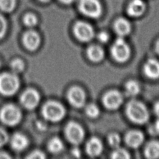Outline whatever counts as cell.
Listing matches in <instances>:
<instances>
[{
    "label": "cell",
    "mask_w": 159,
    "mask_h": 159,
    "mask_svg": "<svg viewBox=\"0 0 159 159\" xmlns=\"http://www.w3.org/2000/svg\"><path fill=\"white\" fill-rule=\"evenodd\" d=\"M71 154L76 158H80L81 156V152L78 145H75V147L71 150Z\"/></svg>",
    "instance_id": "34"
},
{
    "label": "cell",
    "mask_w": 159,
    "mask_h": 159,
    "mask_svg": "<svg viewBox=\"0 0 159 159\" xmlns=\"http://www.w3.org/2000/svg\"><path fill=\"white\" fill-rule=\"evenodd\" d=\"M11 156L5 152H0V158H11Z\"/></svg>",
    "instance_id": "37"
},
{
    "label": "cell",
    "mask_w": 159,
    "mask_h": 159,
    "mask_svg": "<svg viewBox=\"0 0 159 159\" xmlns=\"http://www.w3.org/2000/svg\"><path fill=\"white\" fill-rule=\"evenodd\" d=\"M59 1L64 4H70L73 3L75 0H59Z\"/></svg>",
    "instance_id": "38"
},
{
    "label": "cell",
    "mask_w": 159,
    "mask_h": 159,
    "mask_svg": "<svg viewBox=\"0 0 159 159\" xmlns=\"http://www.w3.org/2000/svg\"><path fill=\"white\" fill-rule=\"evenodd\" d=\"M40 2H49L50 0H38Z\"/></svg>",
    "instance_id": "40"
},
{
    "label": "cell",
    "mask_w": 159,
    "mask_h": 159,
    "mask_svg": "<svg viewBox=\"0 0 159 159\" xmlns=\"http://www.w3.org/2000/svg\"><path fill=\"white\" fill-rule=\"evenodd\" d=\"M22 119L20 109L14 104H7L0 110L1 122L9 127L17 125Z\"/></svg>",
    "instance_id": "4"
},
{
    "label": "cell",
    "mask_w": 159,
    "mask_h": 159,
    "mask_svg": "<svg viewBox=\"0 0 159 159\" xmlns=\"http://www.w3.org/2000/svg\"><path fill=\"white\" fill-rule=\"evenodd\" d=\"M98 40L102 43H105L109 41V34L105 31H101L97 35Z\"/></svg>",
    "instance_id": "33"
},
{
    "label": "cell",
    "mask_w": 159,
    "mask_h": 159,
    "mask_svg": "<svg viewBox=\"0 0 159 159\" xmlns=\"http://www.w3.org/2000/svg\"><path fill=\"white\" fill-rule=\"evenodd\" d=\"M144 155L149 159L159 158V142L157 140L150 141L145 147Z\"/></svg>",
    "instance_id": "20"
},
{
    "label": "cell",
    "mask_w": 159,
    "mask_h": 159,
    "mask_svg": "<svg viewBox=\"0 0 159 159\" xmlns=\"http://www.w3.org/2000/svg\"><path fill=\"white\" fill-rule=\"evenodd\" d=\"M66 139L73 145H78L84 139V130L83 127L75 121H70L65 127Z\"/></svg>",
    "instance_id": "6"
},
{
    "label": "cell",
    "mask_w": 159,
    "mask_h": 159,
    "mask_svg": "<svg viewBox=\"0 0 159 159\" xmlns=\"http://www.w3.org/2000/svg\"><path fill=\"white\" fill-rule=\"evenodd\" d=\"M85 150L87 155L90 157H98L103 151V144L98 137H92L86 142Z\"/></svg>",
    "instance_id": "13"
},
{
    "label": "cell",
    "mask_w": 159,
    "mask_h": 159,
    "mask_svg": "<svg viewBox=\"0 0 159 159\" xmlns=\"http://www.w3.org/2000/svg\"><path fill=\"white\" fill-rule=\"evenodd\" d=\"M26 158L29 159H43L46 158V155L42 151L40 150H35L30 152Z\"/></svg>",
    "instance_id": "32"
},
{
    "label": "cell",
    "mask_w": 159,
    "mask_h": 159,
    "mask_svg": "<svg viewBox=\"0 0 159 159\" xmlns=\"http://www.w3.org/2000/svg\"><path fill=\"white\" fill-rule=\"evenodd\" d=\"M153 111L154 112L155 114V115L157 116V117L159 119V101H157L153 106Z\"/></svg>",
    "instance_id": "35"
},
{
    "label": "cell",
    "mask_w": 159,
    "mask_h": 159,
    "mask_svg": "<svg viewBox=\"0 0 159 159\" xmlns=\"http://www.w3.org/2000/svg\"><path fill=\"white\" fill-rule=\"evenodd\" d=\"M9 142L12 150L17 152L24 151L29 146V143L28 138L20 132L14 133L9 138Z\"/></svg>",
    "instance_id": "14"
},
{
    "label": "cell",
    "mask_w": 159,
    "mask_h": 159,
    "mask_svg": "<svg viewBox=\"0 0 159 159\" xmlns=\"http://www.w3.org/2000/svg\"><path fill=\"white\" fill-rule=\"evenodd\" d=\"M144 135L138 130H130L125 135V142L132 148H139L143 142Z\"/></svg>",
    "instance_id": "15"
},
{
    "label": "cell",
    "mask_w": 159,
    "mask_h": 159,
    "mask_svg": "<svg viewBox=\"0 0 159 159\" xmlns=\"http://www.w3.org/2000/svg\"><path fill=\"white\" fill-rule=\"evenodd\" d=\"M145 4L142 0H132L129 4L127 12L129 16L137 17L142 16L145 11Z\"/></svg>",
    "instance_id": "19"
},
{
    "label": "cell",
    "mask_w": 159,
    "mask_h": 159,
    "mask_svg": "<svg viewBox=\"0 0 159 159\" xmlns=\"http://www.w3.org/2000/svg\"><path fill=\"white\" fill-rule=\"evenodd\" d=\"M1 61H0V66H1Z\"/></svg>",
    "instance_id": "41"
},
{
    "label": "cell",
    "mask_w": 159,
    "mask_h": 159,
    "mask_svg": "<svg viewBox=\"0 0 159 159\" xmlns=\"http://www.w3.org/2000/svg\"><path fill=\"white\" fill-rule=\"evenodd\" d=\"M22 43L26 49L33 52L39 47L41 43V39L37 32L29 30L24 34L22 36Z\"/></svg>",
    "instance_id": "12"
},
{
    "label": "cell",
    "mask_w": 159,
    "mask_h": 159,
    "mask_svg": "<svg viewBox=\"0 0 159 159\" xmlns=\"http://www.w3.org/2000/svg\"><path fill=\"white\" fill-rule=\"evenodd\" d=\"M107 142L111 147L114 148H117L120 147L121 143L120 136L116 132H112L107 137Z\"/></svg>",
    "instance_id": "27"
},
{
    "label": "cell",
    "mask_w": 159,
    "mask_h": 159,
    "mask_svg": "<svg viewBox=\"0 0 159 159\" xmlns=\"http://www.w3.org/2000/svg\"><path fill=\"white\" fill-rule=\"evenodd\" d=\"M85 113L90 118H97L100 114L99 108L97 105L93 103H90L86 105L85 107Z\"/></svg>",
    "instance_id": "25"
},
{
    "label": "cell",
    "mask_w": 159,
    "mask_h": 159,
    "mask_svg": "<svg viewBox=\"0 0 159 159\" xmlns=\"http://www.w3.org/2000/svg\"><path fill=\"white\" fill-rule=\"evenodd\" d=\"M148 132L152 136L159 135V119L158 118L154 122L149 125Z\"/></svg>",
    "instance_id": "29"
},
{
    "label": "cell",
    "mask_w": 159,
    "mask_h": 159,
    "mask_svg": "<svg viewBox=\"0 0 159 159\" xmlns=\"http://www.w3.org/2000/svg\"><path fill=\"white\" fill-rule=\"evenodd\" d=\"M40 101L39 93L34 88L25 89L20 96V102L22 106L27 110H33L36 108Z\"/></svg>",
    "instance_id": "9"
},
{
    "label": "cell",
    "mask_w": 159,
    "mask_h": 159,
    "mask_svg": "<svg viewBox=\"0 0 159 159\" xmlns=\"http://www.w3.org/2000/svg\"><path fill=\"white\" fill-rule=\"evenodd\" d=\"M11 72L18 75L22 72L25 68V63L23 60L20 58H16L12 60L10 63Z\"/></svg>",
    "instance_id": "23"
},
{
    "label": "cell",
    "mask_w": 159,
    "mask_h": 159,
    "mask_svg": "<svg viewBox=\"0 0 159 159\" xmlns=\"http://www.w3.org/2000/svg\"><path fill=\"white\" fill-rule=\"evenodd\" d=\"M41 112L43 118L52 122H60L65 117L66 113L64 106L53 100L47 101L42 106Z\"/></svg>",
    "instance_id": "2"
},
{
    "label": "cell",
    "mask_w": 159,
    "mask_h": 159,
    "mask_svg": "<svg viewBox=\"0 0 159 159\" xmlns=\"http://www.w3.org/2000/svg\"><path fill=\"white\" fill-rule=\"evenodd\" d=\"M37 128L41 130H44L47 129V124H45V123L41 121L38 122V123L37 124Z\"/></svg>",
    "instance_id": "36"
},
{
    "label": "cell",
    "mask_w": 159,
    "mask_h": 159,
    "mask_svg": "<svg viewBox=\"0 0 159 159\" xmlns=\"http://www.w3.org/2000/svg\"><path fill=\"white\" fill-rule=\"evenodd\" d=\"M102 102L107 109L111 111L116 110L123 102V96L119 91L111 89L103 95Z\"/></svg>",
    "instance_id": "11"
},
{
    "label": "cell",
    "mask_w": 159,
    "mask_h": 159,
    "mask_svg": "<svg viewBox=\"0 0 159 159\" xmlns=\"http://www.w3.org/2000/svg\"><path fill=\"white\" fill-rule=\"evenodd\" d=\"M7 30V23L3 16L0 14V39L6 35Z\"/></svg>",
    "instance_id": "30"
},
{
    "label": "cell",
    "mask_w": 159,
    "mask_h": 159,
    "mask_svg": "<svg viewBox=\"0 0 159 159\" xmlns=\"http://www.w3.org/2000/svg\"><path fill=\"white\" fill-rule=\"evenodd\" d=\"M66 97L69 103L75 108H81L86 104V93L80 86H71L67 92Z\"/></svg>",
    "instance_id": "10"
},
{
    "label": "cell",
    "mask_w": 159,
    "mask_h": 159,
    "mask_svg": "<svg viewBox=\"0 0 159 159\" xmlns=\"http://www.w3.org/2000/svg\"><path fill=\"white\" fill-rule=\"evenodd\" d=\"M47 148L52 153L58 154L63 150L64 144L63 141L59 137H53L48 141Z\"/></svg>",
    "instance_id": "22"
},
{
    "label": "cell",
    "mask_w": 159,
    "mask_h": 159,
    "mask_svg": "<svg viewBox=\"0 0 159 159\" xmlns=\"http://www.w3.org/2000/svg\"><path fill=\"white\" fill-rule=\"evenodd\" d=\"M86 55L88 59L93 63H99L104 58V51L98 45H91L86 50Z\"/></svg>",
    "instance_id": "18"
},
{
    "label": "cell",
    "mask_w": 159,
    "mask_h": 159,
    "mask_svg": "<svg viewBox=\"0 0 159 159\" xmlns=\"http://www.w3.org/2000/svg\"><path fill=\"white\" fill-rule=\"evenodd\" d=\"M20 87V80L17 74L4 72L0 74V94L5 96L14 95Z\"/></svg>",
    "instance_id": "3"
},
{
    "label": "cell",
    "mask_w": 159,
    "mask_h": 159,
    "mask_svg": "<svg viewBox=\"0 0 159 159\" xmlns=\"http://www.w3.org/2000/svg\"><path fill=\"white\" fill-rule=\"evenodd\" d=\"M38 19L37 16L32 13H27L23 17L24 25L28 27H33L37 24Z\"/></svg>",
    "instance_id": "28"
},
{
    "label": "cell",
    "mask_w": 159,
    "mask_h": 159,
    "mask_svg": "<svg viewBox=\"0 0 159 159\" xmlns=\"http://www.w3.org/2000/svg\"><path fill=\"white\" fill-rule=\"evenodd\" d=\"M9 140V137L7 131L0 126V148L4 147Z\"/></svg>",
    "instance_id": "31"
},
{
    "label": "cell",
    "mask_w": 159,
    "mask_h": 159,
    "mask_svg": "<svg viewBox=\"0 0 159 159\" xmlns=\"http://www.w3.org/2000/svg\"><path fill=\"white\" fill-rule=\"evenodd\" d=\"M111 157L113 159H129L130 158V153L125 148L120 147L116 148L112 152Z\"/></svg>",
    "instance_id": "24"
},
{
    "label": "cell",
    "mask_w": 159,
    "mask_h": 159,
    "mask_svg": "<svg viewBox=\"0 0 159 159\" xmlns=\"http://www.w3.org/2000/svg\"><path fill=\"white\" fill-rule=\"evenodd\" d=\"M111 53L116 61L123 63L129 60L131 55V50L124 37L118 36L111 47Z\"/></svg>",
    "instance_id": "5"
},
{
    "label": "cell",
    "mask_w": 159,
    "mask_h": 159,
    "mask_svg": "<svg viewBox=\"0 0 159 159\" xmlns=\"http://www.w3.org/2000/svg\"><path fill=\"white\" fill-rule=\"evenodd\" d=\"M16 6V0H0V9L4 12H12Z\"/></svg>",
    "instance_id": "26"
},
{
    "label": "cell",
    "mask_w": 159,
    "mask_h": 159,
    "mask_svg": "<svg viewBox=\"0 0 159 159\" xmlns=\"http://www.w3.org/2000/svg\"><path fill=\"white\" fill-rule=\"evenodd\" d=\"M78 8L83 15L93 19L99 17L102 12V6L98 0H79Z\"/></svg>",
    "instance_id": "7"
},
{
    "label": "cell",
    "mask_w": 159,
    "mask_h": 159,
    "mask_svg": "<svg viewBox=\"0 0 159 159\" xmlns=\"http://www.w3.org/2000/svg\"><path fill=\"white\" fill-rule=\"evenodd\" d=\"M73 32L75 37L80 42H90L94 36V31L93 27L88 22L77 21L73 25Z\"/></svg>",
    "instance_id": "8"
},
{
    "label": "cell",
    "mask_w": 159,
    "mask_h": 159,
    "mask_svg": "<svg viewBox=\"0 0 159 159\" xmlns=\"http://www.w3.org/2000/svg\"><path fill=\"white\" fill-rule=\"evenodd\" d=\"M125 113L129 119L137 124H145L149 119L147 107L143 102L136 99H132L127 104Z\"/></svg>",
    "instance_id": "1"
},
{
    "label": "cell",
    "mask_w": 159,
    "mask_h": 159,
    "mask_svg": "<svg viewBox=\"0 0 159 159\" xmlns=\"http://www.w3.org/2000/svg\"><path fill=\"white\" fill-rule=\"evenodd\" d=\"M140 85L136 80H130L125 84V93L129 97L136 96L140 93Z\"/></svg>",
    "instance_id": "21"
},
{
    "label": "cell",
    "mask_w": 159,
    "mask_h": 159,
    "mask_svg": "<svg viewBox=\"0 0 159 159\" xmlns=\"http://www.w3.org/2000/svg\"><path fill=\"white\" fill-rule=\"evenodd\" d=\"M155 51L159 55V39L157 40L156 44H155Z\"/></svg>",
    "instance_id": "39"
},
{
    "label": "cell",
    "mask_w": 159,
    "mask_h": 159,
    "mask_svg": "<svg viewBox=\"0 0 159 159\" xmlns=\"http://www.w3.org/2000/svg\"><path fill=\"white\" fill-rule=\"evenodd\" d=\"M143 71L145 75L151 80L159 78V61L155 58L148 59L143 65Z\"/></svg>",
    "instance_id": "16"
},
{
    "label": "cell",
    "mask_w": 159,
    "mask_h": 159,
    "mask_svg": "<svg viewBox=\"0 0 159 159\" xmlns=\"http://www.w3.org/2000/svg\"><path fill=\"white\" fill-rule=\"evenodd\" d=\"M114 29L118 36L124 37L130 33L132 27L128 20L124 17H119L114 22Z\"/></svg>",
    "instance_id": "17"
}]
</instances>
